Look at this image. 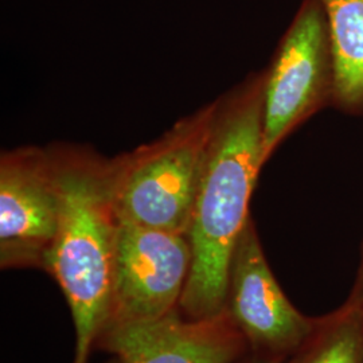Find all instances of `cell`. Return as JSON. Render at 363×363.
I'll return each mask as SVG.
<instances>
[{
  "instance_id": "1",
  "label": "cell",
  "mask_w": 363,
  "mask_h": 363,
  "mask_svg": "<svg viewBox=\"0 0 363 363\" xmlns=\"http://www.w3.org/2000/svg\"><path fill=\"white\" fill-rule=\"evenodd\" d=\"M264 72L218 99L187 237L193 262L179 311L206 319L225 310L234 247L249 216L262 160Z\"/></svg>"
},
{
  "instance_id": "2",
  "label": "cell",
  "mask_w": 363,
  "mask_h": 363,
  "mask_svg": "<svg viewBox=\"0 0 363 363\" xmlns=\"http://www.w3.org/2000/svg\"><path fill=\"white\" fill-rule=\"evenodd\" d=\"M61 191V217L46 272L62 289L76 328L74 363H86L104 327L120 218L115 163L89 148L50 147Z\"/></svg>"
},
{
  "instance_id": "3",
  "label": "cell",
  "mask_w": 363,
  "mask_h": 363,
  "mask_svg": "<svg viewBox=\"0 0 363 363\" xmlns=\"http://www.w3.org/2000/svg\"><path fill=\"white\" fill-rule=\"evenodd\" d=\"M217 108L218 100L183 117L155 142L113 159L120 220L187 235Z\"/></svg>"
},
{
  "instance_id": "4",
  "label": "cell",
  "mask_w": 363,
  "mask_h": 363,
  "mask_svg": "<svg viewBox=\"0 0 363 363\" xmlns=\"http://www.w3.org/2000/svg\"><path fill=\"white\" fill-rule=\"evenodd\" d=\"M335 67L325 10L304 0L264 72L262 160L306 120L333 103Z\"/></svg>"
},
{
  "instance_id": "5",
  "label": "cell",
  "mask_w": 363,
  "mask_h": 363,
  "mask_svg": "<svg viewBox=\"0 0 363 363\" xmlns=\"http://www.w3.org/2000/svg\"><path fill=\"white\" fill-rule=\"evenodd\" d=\"M191 262L186 234L120 220L109 312L100 335L152 325L179 311Z\"/></svg>"
},
{
  "instance_id": "6",
  "label": "cell",
  "mask_w": 363,
  "mask_h": 363,
  "mask_svg": "<svg viewBox=\"0 0 363 363\" xmlns=\"http://www.w3.org/2000/svg\"><path fill=\"white\" fill-rule=\"evenodd\" d=\"M225 310L241 331L252 358L267 363L286 362L318 323L295 308L279 286L252 218L234 247Z\"/></svg>"
},
{
  "instance_id": "7",
  "label": "cell",
  "mask_w": 363,
  "mask_h": 363,
  "mask_svg": "<svg viewBox=\"0 0 363 363\" xmlns=\"http://www.w3.org/2000/svg\"><path fill=\"white\" fill-rule=\"evenodd\" d=\"M61 191L50 148L21 147L0 157V265L46 271L57 240Z\"/></svg>"
},
{
  "instance_id": "8",
  "label": "cell",
  "mask_w": 363,
  "mask_h": 363,
  "mask_svg": "<svg viewBox=\"0 0 363 363\" xmlns=\"http://www.w3.org/2000/svg\"><path fill=\"white\" fill-rule=\"evenodd\" d=\"M96 349L116 355L120 363H235L247 345L223 310L206 319L177 311L152 325L105 331Z\"/></svg>"
},
{
  "instance_id": "9",
  "label": "cell",
  "mask_w": 363,
  "mask_h": 363,
  "mask_svg": "<svg viewBox=\"0 0 363 363\" xmlns=\"http://www.w3.org/2000/svg\"><path fill=\"white\" fill-rule=\"evenodd\" d=\"M325 10L335 67L333 103L363 115V0H319Z\"/></svg>"
},
{
  "instance_id": "10",
  "label": "cell",
  "mask_w": 363,
  "mask_h": 363,
  "mask_svg": "<svg viewBox=\"0 0 363 363\" xmlns=\"http://www.w3.org/2000/svg\"><path fill=\"white\" fill-rule=\"evenodd\" d=\"M284 363H363V316L357 296L318 319L310 337Z\"/></svg>"
},
{
  "instance_id": "11",
  "label": "cell",
  "mask_w": 363,
  "mask_h": 363,
  "mask_svg": "<svg viewBox=\"0 0 363 363\" xmlns=\"http://www.w3.org/2000/svg\"><path fill=\"white\" fill-rule=\"evenodd\" d=\"M357 298H358V301H359V306H361V311H362L363 316V280H362V289L359 291V294L358 295H355Z\"/></svg>"
},
{
  "instance_id": "12",
  "label": "cell",
  "mask_w": 363,
  "mask_h": 363,
  "mask_svg": "<svg viewBox=\"0 0 363 363\" xmlns=\"http://www.w3.org/2000/svg\"><path fill=\"white\" fill-rule=\"evenodd\" d=\"M241 363H267V362H262V361H259V359H255V358H252V357H250V359H247V361H245V362H241Z\"/></svg>"
}]
</instances>
